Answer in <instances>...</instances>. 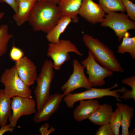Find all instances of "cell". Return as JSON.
<instances>
[{
    "mask_svg": "<svg viewBox=\"0 0 135 135\" xmlns=\"http://www.w3.org/2000/svg\"><path fill=\"white\" fill-rule=\"evenodd\" d=\"M62 15L57 5L48 1H37L30 12L28 22L35 31L48 32Z\"/></svg>",
    "mask_w": 135,
    "mask_h": 135,
    "instance_id": "6da1fadb",
    "label": "cell"
},
{
    "mask_svg": "<svg viewBox=\"0 0 135 135\" xmlns=\"http://www.w3.org/2000/svg\"><path fill=\"white\" fill-rule=\"evenodd\" d=\"M82 38L85 45L100 64L112 72H124L113 52L106 45L88 34H83Z\"/></svg>",
    "mask_w": 135,
    "mask_h": 135,
    "instance_id": "7a4b0ae2",
    "label": "cell"
},
{
    "mask_svg": "<svg viewBox=\"0 0 135 135\" xmlns=\"http://www.w3.org/2000/svg\"><path fill=\"white\" fill-rule=\"evenodd\" d=\"M54 69L52 62L46 60L36 79L37 84L34 93L37 111L40 110L50 95V86L54 76Z\"/></svg>",
    "mask_w": 135,
    "mask_h": 135,
    "instance_id": "3957f363",
    "label": "cell"
},
{
    "mask_svg": "<svg viewBox=\"0 0 135 135\" xmlns=\"http://www.w3.org/2000/svg\"><path fill=\"white\" fill-rule=\"evenodd\" d=\"M0 81L4 86L6 94L10 98L19 96L32 98L31 90L19 77L14 66L5 70Z\"/></svg>",
    "mask_w": 135,
    "mask_h": 135,
    "instance_id": "277c9868",
    "label": "cell"
},
{
    "mask_svg": "<svg viewBox=\"0 0 135 135\" xmlns=\"http://www.w3.org/2000/svg\"><path fill=\"white\" fill-rule=\"evenodd\" d=\"M118 86L116 83L112 86L107 88H96L92 87L90 89L81 92L69 93L64 97L63 100L67 107L69 108H72L76 102L81 100L101 98L106 96L114 97L118 101L120 102L121 100L120 98V96L119 92H123L126 88L123 86L121 89L112 90Z\"/></svg>",
    "mask_w": 135,
    "mask_h": 135,
    "instance_id": "5b68a950",
    "label": "cell"
},
{
    "mask_svg": "<svg viewBox=\"0 0 135 135\" xmlns=\"http://www.w3.org/2000/svg\"><path fill=\"white\" fill-rule=\"evenodd\" d=\"M73 52L78 55L82 56V54L78 50L76 46L69 40H60L59 42L49 44L47 51V56L53 61L54 68L60 69L61 66L66 62L70 60L69 54Z\"/></svg>",
    "mask_w": 135,
    "mask_h": 135,
    "instance_id": "8992f818",
    "label": "cell"
},
{
    "mask_svg": "<svg viewBox=\"0 0 135 135\" xmlns=\"http://www.w3.org/2000/svg\"><path fill=\"white\" fill-rule=\"evenodd\" d=\"M102 26L112 29L120 42L128 31L135 29V22L124 12H112L107 13L101 22Z\"/></svg>",
    "mask_w": 135,
    "mask_h": 135,
    "instance_id": "52a82bcc",
    "label": "cell"
},
{
    "mask_svg": "<svg viewBox=\"0 0 135 135\" xmlns=\"http://www.w3.org/2000/svg\"><path fill=\"white\" fill-rule=\"evenodd\" d=\"M81 64L86 70L88 82L92 86H101L105 83V78L113 75V72L101 65L88 51V56Z\"/></svg>",
    "mask_w": 135,
    "mask_h": 135,
    "instance_id": "ba28073f",
    "label": "cell"
},
{
    "mask_svg": "<svg viewBox=\"0 0 135 135\" xmlns=\"http://www.w3.org/2000/svg\"><path fill=\"white\" fill-rule=\"evenodd\" d=\"M36 103L32 98L19 96L12 97L11 100L12 114L8 120L10 126L16 127L18 120L24 116L30 115L35 113Z\"/></svg>",
    "mask_w": 135,
    "mask_h": 135,
    "instance_id": "9c48e42d",
    "label": "cell"
},
{
    "mask_svg": "<svg viewBox=\"0 0 135 135\" xmlns=\"http://www.w3.org/2000/svg\"><path fill=\"white\" fill-rule=\"evenodd\" d=\"M72 64V73L60 87L65 96L77 89L84 88L88 90L92 87L85 75L83 66L76 59L73 60Z\"/></svg>",
    "mask_w": 135,
    "mask_h": 135,
    "instance_id": "30bf717a",
    "label": "cell"
},
{
    "mask_svg": "<svg viewBox=\"0 0 135 135\" xmlns=\"http://www.w3.org/2000/svg\"><path fill=\"white\" fill-rule=\"evenodd\" d=\"M105 14L100 6L92 0H83L78 14L94 24L101 23L105 17Z\"/></svg>",
    "mask_w": 135,
    "mask_h": 135,
    "instance_id": "8fae6325",
    "label": "cell"
},
{
    "mask_svg": "<svg viewBox=\"0 0 135 135\" xmlns=\"http://www.w3.org/2000/svg\"><path fill=\"white\" fill-rule=\"evenodd\" d=\"M64 96L63 94L58 93L50 95L40 110L35 113L33 118L34 122L39 123L48 120L58 109Z\"/></svg>",
    "mask_w": 135,
    "mask_h": 135,
    "instance_id": "7c38bea8",
    "label": "cell"
},
{
    "mask_svg": "<svg viewBox=\"0 0 135 135\" xmlns=\"http://www.w3.org/2000/svg\"><path fill=\"white\" fill-rule=\"evenodd\" d=\"M20 78L28 86L34 84L38 76L37 67L28 58L24 56L14 66Z\"/></svg>",
    "mask_w": 135,
    "mask_h": 135,
    "instance_id": "4fadbf2b",
    "label": "cell"
},
{
    "mask_svg": "<svg viewBox=\"0 0 135 135\" xmlns=\"http://www.w3.org/2000/svg\"><path fill=\"white\" fill-rule=\"evenodd\" d=\"M73 111V117L79 122L88 118L95 111L99 105L98 101L94 99L82 100Z\"/></svg>",
    "mask_w": 135,
    "mask_h": 135,
    "instance_id": "5bb4252c",
    "label": "cell"
},
{
    "mask_svg": "<svg viewBox=\"0 0 135 135\" xmlns=\"http://www.w3.org/2000/svg\"><path fill=\"white\" fill-rule=\"evenodd\" d=\"M113 112L112 106L106 103L99 104L88 119L94 124L100 126L109 123Z\"/></svg>",
    "mask_w": 135,
    "mask_h": 135,
    "instance_id": "9a60e30c",
    "label": "cell"
},
{
    "mask_svg": "<svg viewBox=\"0 0 135 135\" xmlns=\"http://www.w3.org/2000/svg\"><path fill=\"white\" fill-rule=\"evenodd\" d=\"M83 0H61L58 4L62 16L71 18L74 23L79 20L78 16Z\"/></svg>",
    "mask_w": 135,
    "mask_h": 135,
    "instance_id": "2e32d148",
    "label": "cell"
},
{
    "mask_svg": "<svg viewBox=\"0 0 135 135\" xmlns=\"http://www.w3.org/2000/svg\"><path fill=\"white\" fill-rule=\"evenodd\" d=\"M37 1L35 0H20L18 1V10L13 16L17 26H20L28 21L31 10Z\"/></svg>",
    "mask_w": 135,
    "mask_h": 135,
    "instance_id": "e0dca14e",
    "label": "cell"
},
{
    "mask_svg": "<svg viewBox=\"0 0 135 135\" xmlns=\"http://www.w3.org/2000/svg\"><path fill=\"white\" fill-rule=\"evenodd\" d=\"M72 21L70 17L62 16L56 25L47 33L46 38L47 40L50 43L59 42L60 35Z\"/></svg>",
    "mask_w": 135,
    "mask_h": 135,
    "instance_id": "ac0fdd59",
    "label": "cell"
},
{
    "mask_svg": "<svg viewBox=\"0 0 135 135\" xmlns=\"http://www.w3.org/2000/svg\"><path fill=\"white\" fill-rule=\"evenodd\" d=\"M116 105L122 114L121 135H130V134L129 132V128L130 126L131 119L134 116V109L127 104L118 102L116 103Z\"/></svg>",
    "mask_w": 135,
    "mask_h": 135,
    "instance_id": "d6986e66",
    "label": "cell"
},
{
    "mask_svg": "<svg viewBox=\"0 0 135 135\" xmlns=\"http://www.w3.org/2000/svg\"><path fill=\"white\" fill-rule=\"evenodd\" d=\"M11 98L6 94L4 89H0V128L7 124L11 116Z\"/></svg>",
    "mask_w": 135,
    "mask_h": 135,
    "instance_id": "ffe728a7",
    "label": "cell"
},
{
    "mask_svg": "<svg viewBox=\"0 0 135 135\" xmlns=\"http://www.w3.org/2000/svg\"><path fill=\"white\" fill-rule=\"evenodd\" d=\"M122 43L118 46L117 52L121 54L129 53L133 59L135 58V37H130L127 32L123 38Z\"/></svg>",
    "mask_w": 135,
    "mask_h": 135,
    "instance_id": "44dd1931",
    "label": "cell"
},
{
    "mask_svg": "<svg viewBox=\"0 0 135 135\" xmlns=\"http://www.w3.org/2000/svg\"><path fill=\"white\" fill-rule=\"evenodd\" d=\"M99 4L105 13L120 11L124 12L125 9L122 0H98Z\"/></svg>",
    "mask_w": 135,
    "mask_h": 135,
    "instance_id": "7402d4cb",
    "label": "cell"
},
{
    "mask_svg": "<svg viewBox=\"0 0 135 135\" xmlns=\"http://www.w3.org/2000/svg\"><path fill=\"white\" fill-rule=\"evenodd\" d=\"M12 37V35L9 33L8 25H1L0 28V57L7 52L9 42Z\"/></svg>",
    "mask_w": 135,
    "mask_h": 135,
    "instance_id": "603a6c76",
    "label": "cell"
},
{
    "mask_svg": "<svg viewBox=\"0 0 135 135\" xmlns=\"http://www.w3.org/2000/svg\"><path fill=\"white\" fill-rule=\"evenodd\" d=\"M122 121L121 113L119 109L117 108L115 112H112L109 122L114 135H119Z\"/></svg>",
    "mask_w": 135,
    "mask_h": 135,
    "instance_id": "cb8c5ba5",
    "label": "cell"
},
{
    "mask_svg": "<svg viewBox=\"0 0 135 135\" xmlns=\"http://www.w3.org/2000/svg\"><path fill=\"white\" fill-rule=\"evenodd\" d=\"M24 51L20 48L13 46L9 53V56L11 60L15 62L20 61L24 56Z\"/></svg>",
    "mask_w": 135,
    "mask_h": 135,
    "instance_id": "d4e9b609",
    "label": "cell"
},
{
    "mask_svg": "<svg viewBox=\"0 0 135 135\" xmlns=\"http://www.w3.org/2000/svg\"><path fill=\"white\" fill-rule=\"evenodd\" d=\"M127 15L132 20H135V4L130 0H122Z\"/></svg>",
    "mask_w": 135,
    "mask_h": 135,
    "instance_id": "484cf974",
    "label": "cell"
},
{
    "mask_svg": "<svg viewBox=\"0 0 135 135\" xmlns=\"http://www.w3.org/2000/svg\"><path fill=\"white\" fill-rule=\"evenodd\" d=\"M96 135H114V134L109 123L100 126L96 131Z\"/></svg>",
    "mask_w": 135,
    "mask_h": 135,
    "instance_id": "4316f807",
    "label": "cell"
},
{
    "mask_svg": "<svg viewBox=\"0 0 135 135\" xmlns=\"http://www.w3.org/2000/svg\"><path fill=\"white\" fill-rule=\"evenodd\" d=\"M55 131V128L52 127L50 128L49 124L46 123L40 128L39 132L42 135H48Z\"/></svg>",
    "mask_w": 135,
    "mask_h": 135,
    "instance_id": "83f0119b",
    "label": "cell"
},
{
    "mask_svg": "<svg viewBox=\"0 0 135 135\" xmlns=\"http://www.w3.org/2000/svg\"><path fill=\"white\" fill-rule=\"evenodd\" d=\"M121 82L130 86L132 90H135V76H132L130 77L125 78Z\"/></svg>",
    "mask_w": 135,
    "mask_h": 135,
    "instance_id": "f1b7e54d",
    "label": "cell"
},
{
    "mask_svg": "<svg viewBox=\"0 0 135 135\" xmlns=\"http://www.w3.org/2000/svg\"><path fill=\"white\" fill-rule=\"evenodd\" d=\"M0 2L6 3L12 8L15 13L17 12L18 3L16 0H0Z\"/></svg>",
    "mask_w": 135,
    "mask_h": 135,
    "instance_id": "f546056e",
    "label": "cell"
},
{
    "mask_svg": "<svg viewBox=\"0 0 135 135\" xmlns=\"http://www.w3.org/2000/svg\"><path fill=\"white\" fill-rule=\"evenodd\" d=\"M14 128L11 127L10 124H6L0 128V135H2L7 132H12Z\"/></svg>",
    "mask_w": 135,
    "mask_h": 135,
    "instance_id": "4dcf8cb0",
    "label": "cell"
},
{
    "mask_svg": "<svg viewBox=\"0 0 135 135\" xmlns=\"http://www.w3.org/2000/svg\"><path fill=\"white\" fill-rule=\"evenodd\" d=\"M51 2L55 4L58 5L61 0H42Z\"/></svg>",
    "mask_w": 135,
    "mask_h": 135,
    "instance_id": "1f68e13d",
    "label": "cell"
},
{
    "mask_svg": "<svg viewBox=\"0 0 135 135\" xmlns=\"http://www.w3.org/2000/svg\"><path fill=\"white\" fill-rule=\"evenodd\" d=\"M4 14V12H0V21L3 18ZM1 25H0V28Z\"/></svg>",
    "mask_w": 135,
    "mask_h": 135,
    "instance_id": "d6a6232c",
    "label": "cell"
},
{
    "mask_svg": "<svg viewBox=\"0 0 135 135\" xmlns=\"http://www.w3.org/2000/svg\"><path fill=\"white\" fill-rule=\"evenodd\" d=\"M36 0L37 1V0H18V1L19 0Z\"/></svg>",
    "mask_w": 135,
    "mask_h": 135,
    "instance_id": "836d02e7",
    "label": "cell"
},
{
    "mask_svg": "<svg viewBox=\"0 0 135 135\" xmlns=\"http://www.w3.org/2000/svg\"><path fill=\"white\" fill-rule=\"evenodd\" d=\"M130 0L131 1H134L135 0Z\"/></svg>",
    "mask_w": 135,
    "mask_h": 135,
    "instance_id": "e575fe53",
    "label": "cell"
},
{
    "mask_svg": "<svg viewBox=\"0 0 135 135\" xmlns=\"http://www.w3.org/2000/svg\"><path fill=\"white\" fill-rule=\"evenodd\" d=\"M17 2H18V0H16Z\"/></svg>",
    "mask_w": 135,
    "mask_h": 135,
    "instance_id": "d590c367",
    "label": "cell"
},
{
    "mask_svg": "<svg viewBox=\"0 0 135 135\" xmlns=\"http://www.w3.org/2000/svg\"><path fill=\"white\" fill-rule=\"evenodd\" d=\"M41 0H37V1H40Z\"/></svg>",
    "mask_w": 135,
    "mask_h": 135,
    "instance_id": "8d00e7d4",
    "label": "cell"
}]
</instances>
